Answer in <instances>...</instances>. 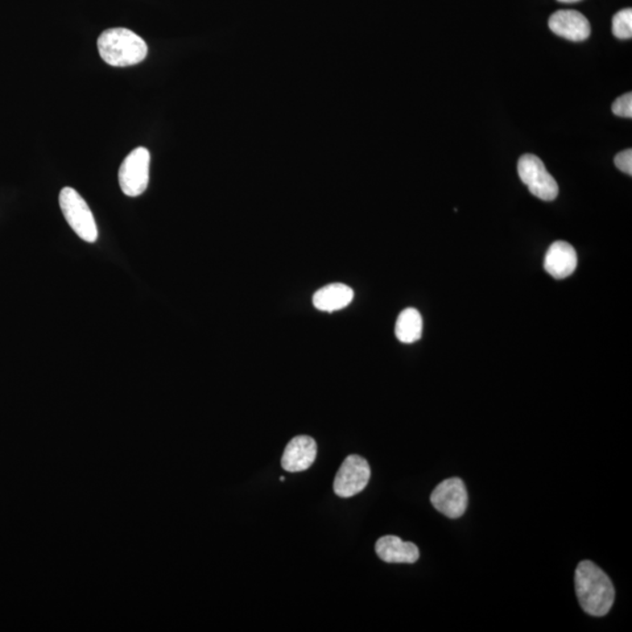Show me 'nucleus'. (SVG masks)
Masks as SVG:
<instances>
[{
  "label": "nucleus",
  "mask_w": 632,
  "mask_h": 632,
  "mask_svg": "<svg viewBox=\"0 0 632 632\" xmlns=\"http://www.w3.org/2000/svg\"><path fill=\"white\" fill-rule=\"evenodd\" d=\"M354 291L345 284H330L322 287L314 295V307L321 312L333 313L341 311L351 304Z\"/></svg>",
  "instance_id": "nucleus-12"
},
{
  "label": "nucleus",
  "mask_w": 632,
  "mask_h": 632,
  "mask_svg": "<svg viewBox=\"0 0 632 632\" xmlns=\"http://www.w3.org/2000/svg\"><path fill=\"white\" fill-rule=\"evenodd\" d=\"M395 334L402 344L410 345L419 341L423 334V319L420 313L415 308L404 309L396 322Z\"/></svg>",
  "instance_id": "nucleus-13"
},
{
  "label": "nucleus",
  "mask_w": 632,
  "mask_h": 632,
  "mask_svg": "<svg viewBox=\"0 0 632 632\" xmlns=\"http://www.w3.org/2000/svg\"><path fill=\"white\" fill-rule=\"evenodd\" d=\"M578 603L592 616H606L615 601V588L610 578L592 561H582L575 573Z\"/></svg>",
  "instance_id": "nucleus-1"
},
{
  "label": "nucleus",
  "mask_w": 632,
  "mask_h": 632,
  "mask_svg": "<svg viewBox=\"0 0 632 632\" xmlns=\"http://www.w3.org/2000/svg\"><path fill=\"white\" fill-rule=\"evenodd\" d=\"M430 500L438 512L450 519L461 518L468 510V491L460 478H449L441 482L433 490Z\"/></svg>",
  "instance_id": "nucleus-7"
},
{
  "label": "nucleus",
  "mask_w": 632,
  "mask_h": 632,
  "mask_svg": "<svg viewBox=\"0 0 632 632\" xmlns=\"http://www.w3.org/2000/svg\"><path fill=\"white\" fill-rule=\"evenodd\" d=\"M150 169V152L147 148L134 149L123 161L119 171V183L128 197H138L146 192Z\"/></svg>",
  "instance_id": "nucleus-5"
},
{
  "label": "nucleus",
  "mask_w": 632,
  "mask_h": 632,
  "mask_svg": "<svg viewBox=\"0 0 632 632\" xmlns=\"http://www.w3.org/2000/svg\"><path fill=\"white\" fill-rule=\"evenodd\" d=\"M98 53L113 67H130L142 63L148 56V45L128 28H109L98 39Z\"/></svg>",
  "instance_id": "nucleus-2"
},
{
  "label": "nucleus",
  "mask_w": 632,
  "mask_h": 632,
  "mask_svg": "<svg viewBox=\"0 0 632 632\" xmlns=\"http://www.w3.org/2000/svg\"><path fill=\"white\" fill-rule=\"evenodd\" d=\"M280 482H285V477H281V478H280Z\"/></svg>",
  "instance_id": "nucleus-18"
},
{
  "label": "nucleus",
  "mask_w": 632,
  "mask_h": 632,
  "mask_svg": "<svg viewBox=\"0 0 632 632\" xmlns=\"http://www.w3.org/2000/svg\"><path fill=\"white\" fill-rule=\"evenodd\" d=\"M615 165L619 169V171L627 173V175H632V150L631 149H627V150L619 152V154L615 157Z\"/></svg>",
  "instance_id": "nucleus-16"
},
{
  "label": "nucleus",
  "mask_w": 632,
  "mask_h": 632,
  "mask_svg": "<svg viewBox=\"0 0 632 632\" xmlns=\"http://www.w3.org/2000/svg\"><path fill=\"white\" fill-rule=\"evenodd\" d=\"M59 205L66 222L78 238L87 243L98 241V231L92 210L76 189L66 187L61 190Z\"/></svg>",
  "instance_id": "nucleus-3"
},
{
  "label": "nucleus",
  "mask_w": 632,
  "mask_h": 632,
  "mask_svg": "<svg viewBox=\"0 0 632 632\" xmlns=\"http://www.w3.org/2000/svg\"><path fill=\"white\" fill-rule=\"evenodd\" d=\"M375 551L379 559L387 564H415L420 559V549L415 544L406 543L395 535L378 539Z\"/></svg>",
  "instance_id": "nucleus-11"
},
{
  "label": "nucleus",
  "mask_w": 632,
  "mask_h": 632,
  "mask_svg": "<svg viewBox=\"0 0 632 632\" xmlns=\"http://www.w3.org/2000/svg\"><path fill=\"white\" fill-rule=\"evenodd\" d=\"M370 476V466L365 458L351 454L342 462L334 479V492L340 498L354 497L366 489Z\"/></svg>",
  "instance_id": "nucleus-6"
},
{
  "label": "nucleus",
  "mask_w": 632,
  "mask_h": 632,
  "mask_svg": "<svg viewBox=\"0 0 632 632\" xmlns=\"http://www.w3.org/2000/svg\"><path fill=\"white\" fill-rule=\"evenodd\" d=\"M518 173L533 196L551 202L559 195V185L538 156L526 154L520 157Z\"/></svg>",
  "instance_id": "nucleus-4"
},
{
  "label": "nucleus",
  "mask_w": 632,
  "mask_h": 632,
  "mask_svg": "<svg viewBox=\"0 0 632 632\" xmlns=\"http://www.w3.org/2000/svg\"><path fill=\"white\" fill-rule=\"evenodd\" d=\"M544 270L555 279H565L575 272L577 254L567 242H555L549 247L544 263Z\"/></svg>",
  "instance_id": "nucleus-10"
},
{
  "label": "nucleus",
  "mask_w": 632,
  "mask_h": 632,
  "mask_svg": "<svg viewBox=\"0 0 632 632\" xmlns=\"http://www.w3.org/2000/svg\"><path fill=\"white\" fill-rule=\"evenodd\" d=\"M316 456V441L309 436H297L293 438L285 449L281 465L287 472H303L311 468Z\"/></svg>",
  "instance_id": "nucleus-8"
},
{
  "label": "nucleus",
  "mask_w": 632,
  "mask_h": 632,
  "mask_svg": "<svg viewBox=\"0 0 632 632\" xmlns=\"http://www.w3.org/2000/svg\"><path fill=\"white\" fill-rule=\"evenodd\" d=\"M557 2L570 4V3L580 2V0H557Z\"/></svg>",
  "instance_id": "nucleus-17"
},
{
  "label": "nucleus",
  "mask_w": 632,
  "mask_h": 632,
  "mask_svg": "<svg viewBox=\"0 0 632 632\" xmlns=\"http://www.w3.org/2000/svg\"><path fill=\"white\" fill-rule=\"evenodd\" d=\"M549 28L556 36L570 41L586 40L592 32L588 19L580 12L573 10H561L552 15Z\"/></svg>",
  "instance_id": "nucleus-9"
},
{
  "label": "nucleus",
  "mask_w": 632,
  "mask_h": 632,
  "mask_svg": "<svg viewBox=\"0 0 632 632\" xmlns=\"http://www.w3.org/2000/svg\"><path fill=\"white\" fill-rule=\"evenodd\" d=\"M613 113L617 117L632 118V94L627 93L616 98L613 103Z\"/></svg>",
  "instance_id": "nucleus-15"
},
{
  "label": "nucleus",
  "mask_w": 632,
  "mask_h": 632,
  "mask_svg": "<svg viewBox=\"0 0 632 632\" xmlns=\"http://www.w3.org/2000/svg\"><path fill=\"white\" fill-rule=\"evenodd\" d=\"M613 33L618 39H631L632 36V10L626 8L617 12L613 19Z\"/></svg>",
  "instance_id": "nucleus-14"
}]
</instances>
